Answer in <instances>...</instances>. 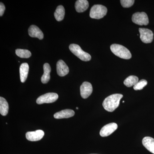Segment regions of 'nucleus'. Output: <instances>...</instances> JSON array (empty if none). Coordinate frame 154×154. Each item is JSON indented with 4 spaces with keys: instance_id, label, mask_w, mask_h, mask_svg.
Instances as JSON below:
<instances>
[{
    "instance_id": "f257e3e1",
    "label": "nucleus",
    "mask_w": 154,
    "mask_h": 154,
    "mask_svg": "<svg viewBox=\"0 0 154 154\" xmlns=\"http://www.w3.org/2000/svg\"><path fill=\"white\" fill-rule=\"evenodd\" d=\"M123 95L121 94H114L108 96L103 102L104 109L108 112H112L119 106V102Z\"/></svg>"
},
{
    "instance_id": "f03ea898",
    "label": "nucleus",
    "mask_w": 154,
    "mask_h": 154,
    "mask_svg": "<svg viewBox=\"0 0 154 154\" xmlns=\"http://www.w3.org/2000/svg\"><path fill=\"white\" fill-rule=\"evenodd\" d=\"M111 51L118 57L124 59H130L131 54L129 50L119 44H113L110 46Z\"/></svg>"
},
{
    "instance_id": "7ed1b4c3",
    "label": "nucleus",
    "mask_w": 154,
    "mask_h": 154,
    "mask_svg": "<svg viewBox=\"0 0 154 154\" xmlns=\"http://www.w3.org/2000/svg\"><path fill=\"white\" fill-rule=\"evenodd\" d=\"M69 48L74 55L79 57L81 60L84 61H88L91 60V55L88 53L84 51L78 45L71 44L69 46Z\"/></svg>"
},
{
    "instance_id": "20e7f679",
    "label": "nucleus",
    "mask_w": 154,
    "mask_h": 154,
    "mask_svg": "<svg viewBox=\"0 0 154 154\" xmlns=\"http://www.w3.org/2000/svg\"><path fill=\"white\" fill-rule=\"evenodd\" d=\"M107 8L102 5H94L91 8L90 16L94 19H101L103 18L107 13Z\"/></svg>"
},
{
    "instance_id": "39448f33",
    "label": "nucleus",
    "mask_w": 154,
    "mask_h": 154,
    "mask_svg": "<svg viewBox=\"0 0 154 154\" xmlns=\"http://www.w3.org/2000/svg\"><path fill=\"white\" fill-rule=\"evenodd\" d=\"M132 21L134 23L139 25H147L149 24L147 15L144 12H137L133 15Z\"/></svg>"
},
{
    "instance_id": "423d86ee",
    "label": "nucleus",
    "mask_w": 154,
    "mask_h": 154,
    "mask_svg": "<svg viewBox=\"0 0 154 154\" xmlns=\"http://www.w3.org/2000/svg\"><path fill=\"white\" fill-rule=\"evenodd\" d=\"M58 98V95L56 93H47L42 95L36 100V103L38 105L44 103H51L55 102Z\"/></svg>"
},
{
    "instance_id": "0eeeda50",
    "label": "nucleus",
    "mask_w": 154,
    "mask_h": 154,
    "mask_svg": "<svg viewBox=\"0 0 154 154\" xmlns=\"http://www.w3.org/2000/svg\"><path fill=\"white\" fill-rule=\"evenodd\" d=\"M140 38L141 41L145 43H151L153 39V33L151 30L144 28L139 29Z\"/></svg>"
},
{
    "instance_id": "6e6552de",
    "label": "nucleus",
    "mask_w": 154,
    "mask_h": 154,
    "mask_svg": "<svg viewBox=\"0 0 154 154\" xmlns=\"http://www.w3.org/2000/svg\"><path fill=\"white\" fill-rule=\"evenodd\" d=\"M118 128V125L116 123H109L102 127L100 131V134L102 137L108 136L115 131Z\"/></svg>"
},
{
    "instance_id": "1a4fd4ad",
    "label": "nucleus",
    "mask_w": 154,
    "mask_h": 154,
    "mask_svg": "<svg viewBox=\"0 0 154 154\" xmlns=\"http://www.w3.org/2000/svg\"><path fill=\"white\" fill-rule=\"evenodd\" d=\"M93 92V87L91 83L84 82L80 87V93L83 99L88 98Z\"/></svg>"
},
{
    "instance_id": "9d476101",
    "label": "nucleus",
    "mask_w": 154,
    "mask_h": 154,
    "mask_svg": "<svg viewBox=\"0 0 154 154\" xmlns=\"http://www.w3.org/2000/svg\"><path fill=\"white\" fill-rule=\"evenodd\" d=\"M44 132L41 130H37L36 131H29L26 133V137L30 141H37L40 140L43 138Z\"/></svg>"
},
{
    "instance_id": "9b49d317",
    "label": "nucleus",
    "mask_w": 154,
    "mask_h": 154,
    "mask_svg": "<svg viewBox=\"0 0 154 154\" xmlns=\"http://www.w3.org/2000/svg\"><path fill=\"white\" fill-rule=\"evenodd\" d=\"M57 72L60 76L63 77L69 73V68L63 60H59L57 63Z\"/></svg>"
},
{
    "instance_id": "f8f14e48",
    "label": "nucleus",
    "mask_w": 154,
    "mask_h": 154,
    "mask_svg": "<svg viewBox=\"0 0 154 154\" xmlns=\"http://www.w3.org/2000/svg\"><path fill=\"white\" fill-rule=\"evenodd\" d=\"M28 34L31 37H36L38 39H43L44 34L42 30L36 25H32L28 29Z\"/></svg>"
},
{
    "instance_id": "ddd939ff",
    "label": "nucleus",
    "mask_w": 154,
    "mask_h": 154,
    "mask_svg": "<svg viewBox=\"0 0 154 154\" xmlns=\"http://www.w3.org/2000/svg\"><path fill=\"white\" fill-rule=\"evenodd\" d=\"M75 112L71 109H65L58 112L54 114V117L57 119L68 118L74 116Z\"/></svg>"
},
{
    "instance_id": "4468645a",
    "label": "nucleus",
    "mask_w": 154,
    "mask_h": 154,
    "mask_svg": "<svg viewBox=\"0 0 154 154\" xmlns=\"http://www.w3.org/2000/svg\"><path fill=\"white\" fill-rule=\"evenodd\" d=\"M29 65L27 63H23L20 66L19 69L20 77L21 82L22 83L25 82L28 77L29 72Z\"/></svg>"
},
{
    "instance_id": "2eb2a0df",
    "label": "nucleus",
    "mask_w": 154,
    "mask_h": 154,
    "mask_svg": "<svg viewBox=\"0 0 154 154\" xmlns=\"http://www.w3.org/2000/svg\"><path fill=\"white\" fill-rule=\"evenodd\" d=\"M142 143L148 150L154 154V138L150 137H146L143 139Z\"/></svg>"
},
{
    "instance_id": "dca6fc26",
    "label": "nucleus",
    "mask_w": 154,
    "mask_h": 154,
    "mask_svg": "<svg viewBox=\"0 0 154 154\" xmlns=\"http://www.w3.org/2000/svg\"><path fill=\"white\" fill-rule=\"evenodd\" d=\"M89 5L87 0H78L75 4V8L78 13H82L88 9Z\"/></svg>"
},
{
    "instance_id": "f3484780",
    "label": "nucleus",
    "mask_w": 154,
    "mask_h": 154,
    "mask_svg": "<svg viewBox=\"0 0 154 154\" xmlns=\"http://www.w3.org/2000/svg\"><path fill=\"white\" fill-rule=\"evenodd\" d=\"M44 74L41 77V82L43 84H46L50 79V72L51 71L50 66L48 63H45L43 66Z\"/></svg>"
},
{
    "instance_id": "a211bd4d",
    "label": "nucleus",
    "mask_w": 154,
    "mask_h": 154,
    "mask_svg": "<svg viewBox=\"0 0 154 154\" xmlns=\"http://www.w3.org/2000/svg\"><path fill=\"white\" fill-rule=\"evenodd\" d=\"M9 105L7 100L3 97H0V113L5 116L8 113Z\"/></svg>"
},
{
    "instance_id": "6ab92c4d",
    "label": "nucleus",
    "mask_w": 154,
    "mask_h": 154,
    "mask_svg": "<svg viewBox=\"0 0 154 154\" xmlns=\"http://www.w3.org/2000/svg\"><path fill=\"white\" fill-rule=\"evenodd\" d=\"M54 16L56 20L58 22L63 20L65 16V9L63 6H58L54 12Z\"/></svg>"
},
{
    "instance_id": "aec40b11",
    "label": "nucleus",
    "mask_w": 154,
    "mask_h": 154,
    "mask_svg": "<svg viewBox=\"0 0 154 154\" xmlns=\"http://www.w3.org/2000/svg\"><path fill=\"white\" fill-rule=\"evenodd\" d=\"M138 82V77L136 76L131 75L125 79L124 82V84L126 87L130 88L134 86Z\"/></svg>"
},
{
    "instance_id": "412c9836",
    "label": "nucleus",
    "mask_w": 154,
    "mask_h": 154,
    "mask_svg": "<svg viewBox=\"0 0 154 154\" xmlns=\"http://www.w3.org/2000/svg\"><path fill=\"white\" fill-rule=\"evenodd\" d=\"M16 54L18 57L24 58H28L31 56V53L28 50L17 49L16 50Z\"/></svg>"
},
{
    "instance_id": "4be33fe9",
    "label": "nucleus",
    "mask_w": 154,
    "mask_h": 154,
    "mask_svg": "<svg viewBox=\"0 0 154 154\" xmlns=\"http://www.w3.org/2000/svg\"><path fill=\"white\" fill-rule=\"evenodd\" d=\"M147 84V82L146 80H141L134 86V89L135 91L142 90L144 87Z\"/></svg>"
},
{
    "instance_id": "5701e85b",
    "label": "nucleus",
    "mask_w": 154,
    "mask_h": 154,
    "mask_svg": "<svg viewBox=\"0 0 154 154\" xmlns=\"http://www.w3.org/2000/svg\"><path fill=\"white\" fill-rule=\"evenodd\" d=\"M120 3L123 8H128L131 7L134 3V0H121Z\"/></svg>"
},
{
    "instance_id": "b1692460",
    "label": "nucleus",
    "mask_w": 154,
    "mask_h": 154,
    "mask_svg": "<svg viewBox=\"0 0 154 154\" xmlns=\"http://www.w3.org/2000/svg\"><path fill=\"white\" fill-rule=\"evenodd\" d=\"M5 10V7L3 3H0V16L2 17L4 14Z\"/></svg>"
},
{
    "instance_id": "393cba45",
    "label": "nucleus",
    "mask_w": 154,
    "mask_h": 154,
    "mask_svg": "<svg viewBox=\"0 0 154 154\" xmlns=\"http://www.w3.org/2000/svg\"><path fill=\"white\" fill-rule=\"evenodd\" d=\"M76 109L77 110H78V109H79V108H78V107H76Z\"/></svg>"
},
{
    "instance_id": "a878e982",
    "label": "nucleus",
    "mask_w": 154,
    "mask_h": 154,
    "mask_svg": "<svg viewBox=\"0 0 154 154\" xmlns=\"http://www.w3.org/2000/svg\"><path fill=\"white\" fill-rule=\"evenodd\" d=\"M123 102V103H124V101H123V102Z\"/></svg>"
}]
</instances>
